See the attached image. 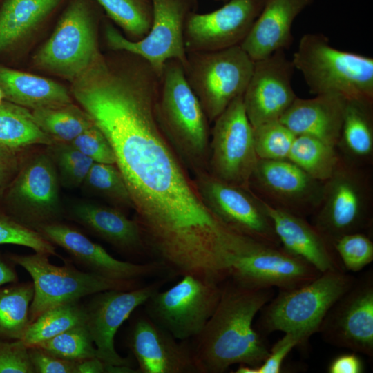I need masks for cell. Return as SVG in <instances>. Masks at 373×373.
Returning <instances> with one entry per match:
<instances>
[{
	"label": "cell",
	"instance_id": "2",
	"mask_svg": "<svg viewBox=\"0 0 373 373\" xmlns=\"http://www.w3.org/2000/svg\"><path fill=\"white\" fill-rule=\"evenodd\" d=\"M273 288L250 287L231 278L222 284L217 307L192 346L201 373H222L235 364L258 366L269 350L253 328Z\"/></svg>",
	"mask_w": 373,
	"mask_h": 373
},
{
	"label": "cell",
	"instance_id": "48",
	"mask_svg": "<svg viewBox=\"0 0 373 373\" xmlns=\"http://www.w3.org/2000/svg\"><path fill=\"white\" fill-rule=\"evenodd\" d=\"M107 365L97 357L76 361L74 373H104L107 372Z\"/></svg>",
	"mask_w": 373,
	"mask_h": 373
},
{
	"label": "cell",
	"instance_id": "11",
	"mask_svg": "<svg viewBox=\"0 0 373 373\" xmlns=\"http://www.w3.org/2000/svg\"><path fill=\"white\" fill-rule=\"evenodd\" d=\"M171 287L159 290L143 305L144 313L180 341L198 336L214 312L222 284L186 274Z\"/></svg>",
	"mask_w": 373,
	"mask_h": 373
},
{
	"label": "cell",
	"instance_id": "42",
	"mask_svg": "<svg viewBox=\"0 0 373 373\" xmlns=\"http://www.w3.org/2000/svg\"><path fill=\"white\" fill-rule=\"evenodd\" d=\"M70 144L94 162L115 164L110 143L94 123Z\"/></svg>",
	"mask_w": 373,
	"mask_h": 373
},
{
	"label": "cell",
	"instance_id": "13",
	"mask_svg": "<svg viewBox=\"0 0 373 373\" xmlns=\"http://www.w3.org/2000/svg\"><path fill=\"white\" fill-rule=\"evenodd\" d=\"M191 177L204 205L225 225L258 242L281 246L262 202L249 189L220 180L208 171Z\"/></svg>",
	"mask_w": 373,
	"mask_h": 373
},
{
	"label": "cell",
	"instance_id": "4",
	"mask_svg": "<svg viewBox=\"0 0 373 373\" xmlns=\"http://www.w3.org/2000/svg\"><path fill=\"white\" fill-rule=\"evenodd\" d=\"M291 62L311 94L373 100V59L336 49L321 33L303 35Z\"/></svg>",
	"mask_w": 373,
	"mask_h": 373
},
{
	"label": "cell",
	"instance_id": "35",
	"mask_svg": "<svg viewBox=\"0 0 373 373\" xmlns=\"http://www.w3.org/2000/svg\"><path fill=\"white\" fill-rule=\"evenodd\" d=\"M108 16L126 34L138 41L146 35L153 19L151 0H97Z\"/></svg>",
	"mask_w": 373,
	"mask_h": 373
},
{
	"label": "cell",
	"instance_id": "23",
	"mask_svg": "<svg viewBox=\"0 0 373 373\" xmlns=\"http://www.w3.org/2000/svg\"><path fill=\"white\" fill-rule=\"evenodd\" d=\"M262 202L285 250L306 260L321 273L345 271L332 244L306 218Z\"/></svg>",
	"mask_w": 373,
	"mask_h": 373
},
{
	"label": "cell",
	"instance_id": "17",
	"mask_svg": "<svg viewBox=\"0 0 373 373\" xmlns=\"http://www.w3.org/2000/svg\"><path fill=\"white\" fill-rule=\"evenodd\" d=\"M168 280L161 278L130 290H106L97 293L86 307V325L97 350V357L113 365L131 366L128 358L121 356L115 347V336L122 323L138 307Z\"/></svg>",
	"mask_w": 373,
	"mask_h": 373
},
{
	"label": "cell",
	"instance_id": "45",
	"mask_svg": "<svg viewBox=\"0 0 373 373\" xmlns=\"http://www.w3.org/2000/svg\"><path fill=\"white\" fill-rule=\"evenodd\" d=\"M30 362L37 373H74V361L57 357L36 346L28 347Z\"/></svg>",
	"mask_w": 373,
	"mask_h": 373
},
{
	"label": "cell",
	"instance_id": "38",
	"mask_svg": "<svg viewBox=\"0 0 373 373\" xmlns=\"http://www.w3.org/2000/svg\"><path fill=\"white\" fill-rule=\"evenodd\" d=\"M46 151L53 161L61 185L73 189L83 184L94 162L70 143L55 142Z\"/></svg>",
	"mask_w": 373,
	"mask_h": 373
},
{
	"label": "cell",
	"instance_id": "6",
	"mask_svg": "<svg viewBox=\"0 0 373 373\" xmlns=\"http://www.w3.org/2000/svg\"><path fill=\"white\" fill-rule=\"evenodd\" d=\"M367 168L341 159L324 182L323 195L312 224L332 244L352 233H366L372 227V185Z\"/></svg>",
	"mask_w": 373,
	"mask_h": 373
},
{
	"label": "cell",
	"instance_id": "21",
	"mask_svg": "<svg viewBox=\"0 0 373 373\" xmlns=\"http://www.w3.org/2000/svg\"><path fill=\"white\" fill-rule=\"evenodd\" d=\"M128 344L141 373H201L192 346L175 338L145 313L133 323Z\"/></svg>",
	"mask_w": 373,
	"mask_h": 373
},
{
	"label": "cell",
	"instance_id": "19",
	"mask_svg": "<svg viewBox=\"0 0 373 373\" xmlns=\"http://www.w3.org/2000/svg\"><path fill=\"white\" fill-rule=\"evenodd\" d=\"M264 3L265 0H228L211 12H189L184 31L186 52H213L240 45Z\"/></svg>",
	"mask_w": 373,
	"mask_h": 373
},
{
	"label": "cell",
	"instance_id": "52",
	"mask_svg": "<svg viewBox=\"0 0 373 373\" xmlns=\"http://www.w3.org/2000/svg\"><path fill=\"white\" fill-rule=\"evenodd\" d=\"M192 1H195V0H192Z\"/></svg>",
	"mask_w": 373,
	"mask_h": 373
},
{
	"label": "cell",
	"instance_id": "50",
	"mask_svg": "<svg viewBox=\"0 0 373 373\" xmlns=\"http://www.w3.org/2000/svg\"><path fill=\"white\" fill-rule=\"evenodd\" d=\"M5 101V97L2 90L0 88V104Z\"/></svg>",
	"mask_w": 373,
	"mask_h": 373
},
{
	"label": "cell",
	"instance_id": "29",
	"mask_svg": "<svg viewBox=\"0 0 373 373\" xmlns=\"http://www.w3.org/2000/svg\"><path fill=\"white\" fill-rule=\"evenodd\" d=\"M63 0H2L0 55L12 52Z\"/></svg>",
	"mask_w": 373,
	"mask_h": 373
},
{
	"label": "cell",
	"instance_id": "10",
	"mask_svg": "<svg viewBox=\"0 0 373 373\" xmlns=\"http://www.w3.org/2000/svg\"><path fill=\"white\" fill-rule=\"evenodd\" d=\"M59 184L56 167L46 149L23 154L19 169L0 202V210L35 230L59 221Z\"/></svg>",
	"mask_w": 373,
	"mask_h": 373
},
{
	"label": "cell",
	"instance_id": "12",
	"mask_svg": "<svg viewBox=\"0 0 373 373\" xmlns=\"http://www.w3.org/2000/svg\"><path fill=\"white\" fill-rule=\"evenodd\" d=\"M153 19L146 35L138 41L124 37L111 24L105 27L108 46L137 56L146 61L160 78L166 63L179 61L187 64L184 44V24L192 0H151Z\"/></svg>",
	"mask_w": 373,
	"mask_h": 373
},
{
	"label": "cell",
	"instance_id": "36",
	"mask_svg": "<svg viewBox=\"0 0 373 373\" xmlns=\"http://www.w3.org/2000/svg\"><path fill=\"white\" fill-rule=\"evenodd\" d=\"M83 184L119 209H132L131 195L122 173L115 164L94 162Z\"/></svg>",
	"mask_w": 373,
	"mask_h": 373
},
{
	"label": "cell",
	"instance_id": "5",
	"mask_svg": "<svg viewBox=\"0 0 373 373\" xmlns=\"http://www.w3.org/2000/svg\"><path fill=\"white\" fill-rule=\"evenodd\" d=\"M355 279L345 271L329 270L301 287L280 290L278 296L262 308L261 329L267 333L300 334L307 341L318 332L329 309Z\"/></svg>",
	"mask_w": 373,
	"mask_h": 373
},
{
	"label": "cell",
	"instance_id": "26",
	"mask_svg": "<svg viewBox=\"0 0 373 373\" xmlns=\"http://www.w3.org/2000/svg\"><path fill=\"white\" fill-rule=\"evenodd\" d=\"M71 216L120 251L131 255L146 252L137 222L121 209L82 202L73 207Z\"/></svg>",
	"mask_w": 373,
	"mask_h": 373
},
{
	"label": "cell",
	"instance_id": "49",
	"mask_svg": "<svg viewBox=\"0 0 373 373\" xmlns=\"http://www.w3.org/2000/svg\"><path fill=\"white\" fill-rule=\"evenodd\" d=\"M15 265L7 256L0 254V287L17 282L18 276Z\"/></svg>",
	"mask_w": 373,
	"mask_h": 373
},
{
	"label": "cell",
	"instance_id": "9",
	"mask_svg": "<svg viewBox=\"0 0 373 373\" xmlns=\"http://www.w3.org/2000/svg\"><path fill=\"white\" fill-rule=\"evenodd\" d=\"M102 57L91 10L84 1L74 0L32 61L38 68L73 82Z\"/></svg>",
	"mask_w": 373,
	"mask_h": 373
},
{
	"label": "cell",
	"instance_id": "34",
	"mask_svg": "<svg viewBox=\"0 0 373 373\" xmlns=\"http://www.w3.org/2000/svg\"><path fill=\"white\" fill-rule=\"evenodd\" d=\"M86 310L77 301L51 307L31 322L22 338L28 346L55 336L75 326L86 324Z\"/></svg>",
	"mask_w": 373,
	"mask_h": 373
},
{
	"label": "cell",
	"instance_id": "8",
	"mask_svg": "<svg viewBox=\"0 0 373 373\" xmlns=\"http://www.w3.org/2000/svg\"><path fill=\"white\" fill-rule=\"evenodd\" d=\"M254 63L240 45L187 53L185 75L209 122H213L233 99L243 95Z\"/></svg>",
	"mask_w": 373,
	"mask_h": 373
},
{
	"label": "cell",
	"instance_id": "39",
	"mask_svg": "<svg viewBox=\"0 0 373 373\" xmlns=\"http://www.w3.org/2000/svg\"><path fill=\"white\" fill-rule=\"evenodd\" d=\"M254 128L255 150L258 159L287 160L296 135L279 120Z\"/></svg>",
	"mask_w": 373,
	"mask_h": 373
},
{
	"label": "cell",
	"instance_id": "7",
	"mask_svg": "<svg viewBox=\"0 0 373 373\" xmlns=\"http://www.w3.org/2000/svg\"><path fill=\"white\" fill-rule=\"evenodd\" d=\"M7 256L25 269L32 278L34 296L29 309L30 323L47 309L77 301L81 298L106 290H130L140 285L139 280H119L90 271H82L70 264L57 266L50 255L11 254Z\"/></svg>",
	"mask_w": 373,
	"mask_h": 373
},
{
	"label": "cell",
	"instance_id": "20",
	"mask_svg": "<svg viewBox=\"0 0 373 373\" xmlns=\"http://www.w3.org/2000/svg\"><path fill=\"white\" fill-rule=\"evenodd\" d=\"M294 69L283 50L255 61L242 95L245 112L253 128L279 120L297 97L291 86Z\"/></svg>",
	"mask_w": 373,
	"mask_h": 373
},
{
	"label": "cell",
	"instance_id": "3",
	"mask_svg": "<svg viewBox=\"0 0 373 373\" xmlns=\"http://www.w3.org/2000/svg\"><path fill=\"white\" fill-rule=\"evenodd\" d=\"M155 115L164 137L187 171L192 175L208 171L210 122L188 83L182 64L176 59L169 60L164 66Z\"/></svg>",
	"mask_w": 373,
	"mask_h": 373
},
{
	"label": "cell",
	"instance_id": "24",
	"mask_svg": "<svg viewBox=\"0 0 373 373\" xmlns=\"http://www.w3.org/2000/svg\"><path fill=\"white\" fill-rule=\"evenodd\" d=\"M314 0H265L263 8L240 46L254 61L293 43L291 27L296 17Z\"/></svg>",
	"mask_w": 373,
	"mask_h": 373
},
{
	"label": "cell",
	"instance_id": "33",
	"mask_svg": "<svg viewBox=\"0 0 373 373\" xmlns=\"http://www.w3.org/2000/svg\"><path fill=\"white\" fill-rule=\"evenodd\" d=\"M30 113L37 126L56 142L70 143L93 124L88 114L73 103Z\"/></svg>",
	"mask_w": 373,
	"mask_h": 373
},
{
	"label": "cell",
	"instance_id": "46",
	"mask_svg": "<svg viewBox=\"0 0 373 373\" xmlns=\"http://www.w3.org/2000/svg\"><path fill=\"white\" fill-rule=\"evenodd\" d=\"M23 151L0 144V202L19 169Z\"/></svg>",
	"mask_w": 373,
	"mask_h": 373
},
{
	"label": "cell",
	"instance_id": "44",
	"mask_svg": "<svg viewBox=\"0 0 373 373\" xmlns=\"http://www.w3.org/2000/svg\"><path fill=\"white\" fill-rule=\"evenodd\" d=\"M28 347L22 340L0 339V373H33Z\"/></svg>",
	"mask_w": 373,
	"mask_h": 373
},
{
	"label": "cell",
	"instance_id": "22",
	"mask_svg": "<svg viewBox=\"0 0 373 373\" xmlns=\"http://www.w3.org/2000/svg\"><path fill=\"white\" fill-rule=\"evenodd\" d=\"M35 230L53 245L65 249L89 271L108 278L139 280L165 273L155 261L136 264L117 260L75 228L59 221L41 225Z\"/></svg>",
	"mask_w": 373,
	"mask_h": 373
},
{
	"label": "cell",
	"instance_id": "40",
	"mask_svg": "<svg viewBox=\"0 0 373 373\" xmlns=\"http://www.w3.org/2000/svg\"><path fill=\"white\" fill-rule=\"evenodd\" d=\"M345 270L357 272L373 260V242L364 232L343 235L332 242Z\"/></svg>",
	"mask_w": 373,
	"mask_h": 373
},
{
	"label": "cell",
	"instance_id": "41",
	"mask_svg": "<svg viewBox=\"0 0 373 373\" xmlns=\"http://www.w3.org/2000/svg\"><path fill=\"white\" fill-rule=\"evenodd\" d=\"M4 244L21 245L35 252L57 256L54 245L38 231L21 224L0 210V245Z\"/></svg>",
	"mask_w": 373,
	"mask_h": 373
},
{
	"label": "cell",
	"instance_id": "1",
	"mask_svg": "<svg viewBox=\"0 0 373 373\" xmlns=\"http://www.w3.org/2000/svg\"><path fill=\"white\" fill-rule=\"evenodd\" d=\"M160 78L147 66L106 68L75 99L110 143L146 253L174 277L222 266L233 231L204 205L155 115Z\"/></svg>",
	"mask_w": 373,
	"mask_h": 373
},
{
	"label": "cell",
	"instance_id": "31",
	"mask_svg": "<svg viewBox=\"0 0 373 373\" xmlns=\"http://www.w3.org/2000/svg\"><path fill=\"white\" fill-rule=\"evenodd\" d=\"M32 283H12L0 287V339L21 340L30 324Z\"/></svg>",
	"mask_w": 373,
	"mask_h": 373
},
{
	"label": "cell",
	"instance_id": "27",
	"mask_svg": "<svg viewBox=\"0 0 373 373\" xmlns=\"http://www.w3.org/2000/svg\"><path fill=\"white\" fill-rule=\"evenodd\" d=\"M0 88L5 100L27 109L55 107L73 103L69 92L61 84L1 64Z\"/></svg>",
	"mask_w": 373,
	"mask_h": 373
},
{
	"label": "cell",
	"instance_id": "51",
	"mask_svg": "<svg viewBox=\"0 0 373 373\" xmlns=\"http://www.w3.org/2000/svg\"><path fill=\"white\" fill-rule=\"evenodd\" d=\"M216 1H228V0H216Z\"/></svg>",
	"mask_w": 373,
	"mask_h": 373
},
{
	"label": "cell",
	"instance_id": "16",
	"mask_svg": "<svg viewBox=\"0 0 373 373\" xmlns=\"http://www.w3.org/2000/svg\"><path fill=\"white\" fill-rule=\"evenodd\" d=\"M318 332L327 343L372 357V271L355 279L329 309Z\"/></svg>",
	"mask_w": 373,
	"mask_h": 373
},
{
	"label": "cell",
	"instance_id": "15",
	"mask_svg": "<svg viewBox=\"0 0 373 373\" xmlns=\"http://www.w3.org/2000/svg\"><path fill=\"white\" fill-rule=\"evenodd\" d=\"M249 188L267 204L306 218L318 209L324 182L289 160L258 159Z\"/></svg>",
	"mask_w": 373,
	"mask_h": 373
},
{
	"label": "cell",
	"instance_id": "37",
	"mask_svg": "<svg viewBox=\"0 0 373 373\" xmlns=\"http://www.w3.org/2000/svg\"><path fill=\"white\" fill-rule=\"evenodd\" d=\"M32 346L68 361L97 357V350L86 324L75 326Z\"/></svg>",
	"mask_w": 373,
	"mask_h": 373
},
{
	"label": "cell",
	"instance_id": "47",
	"mask_svg": "<svg viewBox=\"0 0 373 373\" xmlns=\"http://www.w3.org/2000/svg\"><path fill=\"white\" fill-rule=\"evenodd\" d=\"M363 370L362 361L354 352L338 356L328 367L329 373H361Z\"/></svg>",
	"mask_w": 373,
	"mask_h": 373
},
{
	"label": "cell",
	"instance_id": "28",
	"mask_svg": "<svg viewBox=\"0 0 373 373\" xmlns=\"http://www.w3.org/2000/svg\"><path fill=\"white\" fill-rule=\"evenodd\" d=\"M347 164L367 168L373 159V100L347 99L336 146Z\"/></svg>",
	"mask_w": 373,
	"mask_h": 373
},
{
	"label": "cell",
	"instance_id": "30",
	"mask_svg": "<svg viewBox=\"0 0 373 373\" xmlns=\"http://www.w3.org/2000/svg\"><path fill=\"white\" fill-rule=\"evenodd\" d=\"M56 142L35 122L30 111L5 100L0 104V144L23 151L32 146Z\"/></svg>",
	"mask_w": 373,
	"mask_h": 373
},
{
	"label": "cell",
	"instance_id": "32",
	"mask_svg": "<svg viewBox=\"0 0 373 373\" xmlns=\"http://www.w3.org/2000/svg\"><path fill=\"white\" fill-rule=\"evenodd\" d=\"M287 160L323 182L332 175L341 162L335 146L305 135H296Z\"/></svg>",
	"mask_w": 373,
	"mask_h": 373
},
{
	"label": "cell",
	"instance_id": "14",
	"mask_svg": "<svg viewBox=\"0 0 373 373\" xmlns=\"http://www.w3.org/2000/svg\"><path fill=\"white\" fill-rule=\"evenodd\" d=\"M213 122L208 172L220 180L249 189L258 158L242 95L233 99Z\"/></svg>",
	"mask_w": 373,
	"mask_h": 373
},
{
	"label": "cell",
	"instance_id": "25",
	"mask_svg": "<svg viewBox=\"0 0 373 373\" xmlns=\"http://www.w3.org/2000/svg\"><path fill=\"white\" fill-rule=\"evenodd\" d=\"M347 99L338 94L296 97L279 121L295 135H305L336 146Z\"/></svg>",
	"mask_w": 373,
	"mask_h": 373
},
{
	"label": "cell",
	"instance_id": "43",
	"mask_svg": "<svg viewBox=\"0 0 373 373\" xmlns=\"http://www.w3.org/2000/svg\"><path fill=\"white\" fill-rule=\"evenodd\" d=\"M306 342L304 337L297 333L287 332L270 350L267 357L258 366L239 365L236 373H279L283 363L296 346Z\"/></svg>",
	"mask_w": 373,
	"mask_h": 373
},
{
	"label": "cell",
	"instance_id": "18",
	"mask_svg": "<svg viewBox=\"0 0 373 373\" xmlns=\"http://www.w3.org/2000/svg\"><path fill=\"white\" fill-rule=\"evenodd\" d=\"M322 273L282 246L257 242L231 266L229 278L250 287L289 290L301 287Z\"/></svg>",
	"mask_w": 373,
	"mask_h": 373
}]
</instances>
